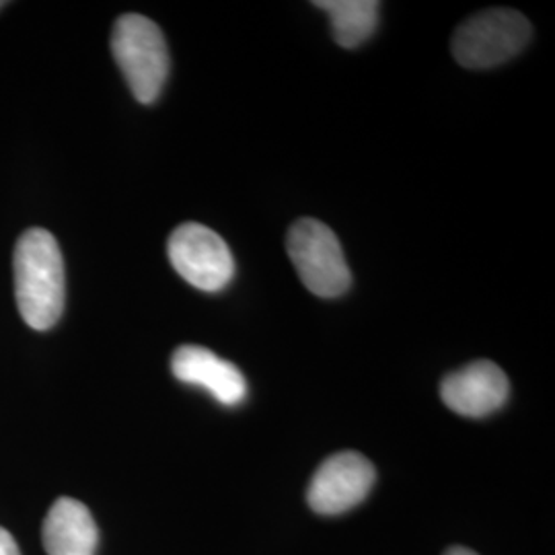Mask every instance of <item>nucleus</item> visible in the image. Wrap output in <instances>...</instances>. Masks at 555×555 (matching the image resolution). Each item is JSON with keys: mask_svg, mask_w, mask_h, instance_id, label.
<instances>
[{"mask_svg": "<svg viewBox=\"0 0 555 555\" xmlns=\"http://www.w3.org/2000/svg\"><path fill=\"white\" fill-rule=\"evenodd\" d=\"M511 396L504 371L490 362L477 360L447 375L440 385V397L459 416L486 417L498 412Z\"/></svg>", "mask_w": 555, "mask_h": 555, "instance_id": "nucleus-7", "label": "nucleus"}, {"mask_svg": "<svg viewBox=\"0 0 555 555\" xmlns=\"http://www.w3.org/2000/svg\"><path fill=\"white\" fill-rule=\"evenodd\" d=\"M171 371L178 380L208 391L227 408L247 397V380L237 366L208 348L181 346L171 358Z\"/></svg>", "mask_w": 555, "mask_h": 555, "instance_id": "nucleus-8", "label": "nucleus"}, {"mask_svg": "<svg viewBox=\"0 0 555 555\" xmlns=\"http://www.w3.org/2000/svg\"><path fill=\"white\" fill-rule=\"evenodd\" d=\"M179 276L204 293H219L235 276V259L224 238L199 222L178 227L167 243Z\"/></svg>", "mask_w": 555, "mask_h": 555, "instance_id": "nucleus-5", "label": "nucleus"}, {"mask_svg": "<svg viewBox=\"0 0 555 555\" xmlns=\"http://www.w3.org/2000/svg\"><path fill=\"white\" fill-rule=\"evenodd\" d=\"M13 270L23 321L38 332L54 327L66 298L64 259L54 235L40 227L25 231L15 245Z\"/></svg>", "mask_w": 555, "mask_h": 555, "instance_id": "nucleus-1", "label": "nucleus"}, {"mask_svg": "<svg viewBox=\"0 0 555 555\" xmlns=\"http://www.w3.org/2000/svg\"><path fill=\"white\" fill-rule=\"evenodd\" d=\"M48 555H95L100 531L91 511L75 498H59L43 520Z\"/></svg>", "mask_w": 555, "mask_h": 555, "instance_id": "nucleus-9", "label": "nucleus"}, {"mask_svg": "<svg viewBox=\"0 0 555 555\" xmlns=\"http://www.w3.org/2000/svg\"><path fill=\"white\" fill-rule=\"evenodd\" d=\"M112 52L132 95L149 105L169 77V50L155 21L142 15H121L112 34Z\"/></svg>", "mask_w": 555, "mask_h": 555, "instance_id": "nucleus-2", "label": "nucleus"}, {"mask_svg": "<svg viewBox=\"0 0 555 555\" xmlns=\"http://www.w3.org/2000/svg\"><path fill=\"white\" fill-rule=\"evenodd\" d=\"M444 555H477L476 552H472V550H467V547H451V550H447Z\"/></svg>", "mask_w": 555, "mask_h": 555, "instance_id": "nucleus-12", "label": "nucleus"}, {"mask_svg": "<svg viewBox=\"0 0 555 555\" xmlns=\"http://www.w3.org/2000/svg\"><path fill=\"white\" fill-rule=\"evenodd\" d=\"M531 40V23L513 9H490L465 21L453 38V56L465 68L504 64Z\"/></svg>", "mask_w": 555, "mask_h": 555, "instance_id": "nucleus-3", "label": "nucleus"}, {"mask_svg": "<svg viewBox=\"0 0 555 555\" xmlns=\"http://www.w3.org/2000/svg\"><path fill=\"white\" fill-rule=\"evenodd\" d=\"M0 555H21L15 539L2 527H0Z\"/></svg>", "mask_w": 555, "mask_h": 555, "instance_id": "nucleus-11", "label": "nucleus"}, {"mask_svg": "<svg viewBox=\"0 0 555 555\" xmlns=\"http://www.w3.org/2000/svg\"><path fill=\"white\" fill-rule=\"evenodd\" d=\"M315 7L330 17L334 38L341 48H357L377 29V0H319Z\"/></svg>", "mask_w": 555, "mask_h": 555, "instance_id": "nucleus-10", "label": "nucleus"}, {"mask_svg": "<svg viewBox=\"0 0 555 555\" xmlns=\"http://www.w3.org/2000/svg\"><path fill=\"white\" fill-rule=\"evenodd\" d=\"M375 465L357 451L325 459L309 483L307 500L318 515H341L358 506L373 490Z\"/></svg>", "mask_w": 555, "mask_h": 555, "instance_id": "nucleus-6", "label": "nucleus"}, {"mask_svg": "<svg viewBox=\"0 0 555 555\" xmlns=\"http://www.w3.org/2000/svg\"><path fill=\"white\" fill-rule=\"evenodd\" d=\"M302 284L318 297L334 298L350 288V268L336 233L321 220L300 219L291 227L286 238Z\"/></svg>", "mask_w": 555, "mask_h": 555, "instance_id": "nucleus-4", "label": "nucleus"}, {"mask_svg": "<svg viewBox=\"0 0 555 555\" xmlns=\"http://www.w3.org/2000/svg\"><path fill=\"white\" fill-rule=\"evenodd\" d=\"M4 4H7V2H2V0H0V9H2V7H4Z\"/></svg>", "mask_w": 555, "mask_h": 555, "instance_id": "nucleus-13", "label": "nucleus"}]
</instances>
